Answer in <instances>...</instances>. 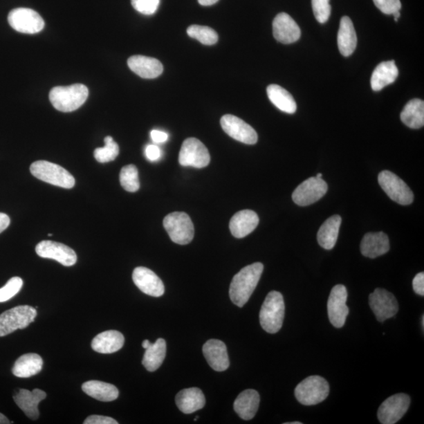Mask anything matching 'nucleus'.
<instances>
[{"label": "nucleus", "instance_id": "f257e3e1", "mask_svg": "<svg viewBox=\"0 0 424 424\" xmlns=\"http://www.w3.org/2000/svg\"><path fill=\"white\" fill-rule=\"evenodd\" d=\"M264 265L261 263L243 267L234 277L230 288V297L237 306L242 307L247 304L264 272Z\"/></svg>", "mask_w": 424, "mask_h": 424}, {"label": "nucleus", "instance_id": "f03ea898", "mask_svg": "<svg viewBox=\"0 0 424 424\" xmlns=\"http://www.w3.org/2000/svg\"><path fill=\"white\" fill-rule=\"evenodd\" d=\"M89 89L84 84H75L66 86H55L52 89L50 101L57 110L63 113H71L82 107L88 100Z\"/></svg>", "mask_w": 424, "mask_h": 424}, {"label": "nucleus", "instance_id": "7ed1b4c3", "mask_svg": "<svg viewBox=\"0 0 424 424\" xmlns=\"http://www.w3.org/2000/svg\"><path fill=\"white\" fill-rule=\"evenodd\" d=\"M284 310L286 306L282 293L272 291L267 295L259 313L261 326L266 333L275 334L280 331L283 324Z\"/></svg>", "mask_w": 424, "mask_h": 424}, {"label": "nucleus", "instance_id": "20e7f679", "mask_svg": "<svg viewBox=\"0 0 424 424\" xmlns=\"http://www.w3.org/2000/svg\"><path fill=\"white\" fill-rule=\"evenodd\" d=\"M32 175L42 181L56 187L72 189L75 178L65 168L49 161L38 160L30 167Z\"/></svg>", "mask_w": 424, "mask_h": 424}, {"label": "nucleus", "instance_id": "39448f33", "mask_svg": "<svg viewBox=\"0 0 424 424\" xmlns=\"http://www.w3.org/2000/svg\"><path fill=\"white\" fill-rule=\"evenodd\" d=\"M329 394V382L323 377L311 376L299 383L295 389L296 399L302 405H313L321 403Z\"/></svg>", "mask_w": 424, "mask_h": 424}, {"label": "nucleus", "instance_id": "423d86ee", "mask_svg": "<svg viewBox=\"0 0 424 424\" xmlns=\"http://www.w3.org/2000/svg\"><path fill=\"white\" fill-rule=\"evenodd\" d=\"M163 223L172 241L178 245H188L193 241L194 226L187 213L172 212L167 214Z\"/></svg>", "mask_w": 424, "mask_h": 424}, {"label": "nucleus", "instance_id": "0eeeda50", "mask_svg": "<svg viewBox=\"0 0 424 424\" xmlns=\"http://www.w3.org/2000/svg\"><path fill=\"white\" fill-rule=\"evenodd\" d=\"M37 311L30 306H19L0 315V337L24 329L35 321Z\"/></svg>", "mask_w": 424, "mask_h": 424}, {"label": "nucleus", "instance_id": "6e6552de", "mask_svg": "<svg viewBox=\"0 0 424 424\" xmlns=\"http://www.w3.org/2000/svg\"><path fill=\"white\" fill-rule=\"evenodd\" d=\"M378 182L390 199L402 205H411L414 199V193L403 179L390 171H382L379 174Z\"/></svg>", "mask_w": 424, "mask_h": 424}, {"label": "nucleus", "instance_id": "1a4fd4ad", "mask_svg": "<svg viewBox=\"0 0 424 424\" xmlns=\"http://www.w3.org/2000/svg\"><path fill=\"white\" fill-rule=\"evenodd\" d=\"M211 158L208 149L199 139H185L180 149L178 161L184 167L196 168L205 167L210 163Z\"/></svg>", "mask_w": 424, "mask_h": 424}, {"label": "nucleus", "instance_id": "9d476101", "mask_svg": "<svg viewBox=\"0 0 424 424\" xmlns=\"http://www.w3.org/2000/svg\"><path fill=\"white\" fill-rule=\"evenodd\" d=\"M8 22L17 32L36 34L44 30L45 23L37 11L28 8H16L8 15Z\"/></svg>", "mask_w": 424, "mask_h": 424}, {"label": "nucleus", "instance_id": "9b49d317", "mask_svg": "<svg viewBox=\"0 0 424 424\" xmlns=\"http://www.w3.org/2000/svg\"><path fill=\"white\" fill-rule=\"evenodd\" d=\"M327 191L328 185L322 178L311 177L295 190L293 200L299 206L311 205L322 199Z\"/></svg>", "mask_w": 424, "mask_h": 424}, {"label": "nucleus", "instance_id": "f8f14e48", "mask_svg": "<svg viewBox=\"0 0 424 424\" xmlns=\"http://www.w3.org/2000/svg\"><path fill=\"white\" fill-rule=\"evenodd\" d=\"M347 290L342 284H337L331 291L328 301V315L331 324L334 327H344L347 317L349 315V308L347 306Z\"/></svg>", "mask_w": 424, "mask_h": 424}, {"label": "nucleus", "instance_id": "ddd939ff", "mask_svg": "<svg viewBox=\"0 0 424 424\" xmlns=\"http://www.w3.org/2000/svg\"><path fill=\"white\" fill-rule=\"evenodd\" d=\"M410 405V398L405 394H397L388 398L380 405L378 419L382 424L398 423L407 412Z\"/></svg>", "mask_w": 424, "mask_h": 424}, {"label": "nucleus", "instance_id": "4468645a", "mask_svg": "<svg viewBox=\"0 0 424 424\" xmlns=\"http://www.w3.org/2000/svg\"><path fill=\"white\" fill-rule=\"evenodd\" d=\"M369 306L380 322L391 318L398 312V304L394 295L385 289L376 288L369 295Z\"/></svg>", "mask_w": 424, "mask_h": 424}, {"label": "nucleus", "instance_id": "2eb2a0df", "mask_svg": "<svg viewBox=\"0 0 424 424\" xmlns=\"http://www.w3.org/2000/svg\"><path fill=\"white\" fill-rule=\"evenodd\" d=\"M223 130L238 142L254 145L258 141V135L252 127L234 115H225L220 120Z\"/></svg>", "mask_w": 424, "mask_h": 424}, {"label": "nucleus", "instance_id": "dca6fc26", "mask_svg": "<svg viewBox=\"0 0 424 424\" xmlns=\"http://www.w3.org/2000/svg\"><path fill=\"white\" fill-rule=\"evenodd\" d=\"M36 252L39 257L56 260L65 266H72L77 261V255L73 250L62 243L51 241L39 242Z\"/></svg>", "mask_w": 424, "mask_h": 424}, {"label": "nucleus", "instance_id": "f3484780", "mask_svg": "<svg viewBox=\"0 0 424 424\" xmlns=\"http://www.w3.org/2000/svg\"><path fill=\"white\" fill-rule=\"evenodd\" d=\"M132 279L136 286L145 294L160 297L165 293L164 283L154 271L146 267H137L133 271Z\"/></svg>", "mask_w": 424, "mask_h": 424}, {"label": "nucleus", "instance_id": "a211bd4d", "mask_svg": "<svg viewBox=\"0 0 424 424\" xmlns=\"http://www.w3.org/2000/svg\"><path fill=\"white\" fill-rule=\"evenodd\" d=\"M273 33L277 42L284 44L298 42L301 37V30L297 23L286 13L276 16L273 21Z\"/></svg>", "mask_w": 424, "mask_h": 424}, {"label": "nucleus", "instance_id": "6ab92c4d", "mask_svg": "<svg viewBox=\"0 0 424 424\" xmlns=\"http://www.w3.org/2000/svg\"><path fill=\"white\" fill-rule=\"evenodd\" d=\"M203 353L211 367L217 371H223L229 368L230 360L226 346L223 341L210 340L203 347Z\"/></svg>", "mask_w": 424, "mask_h": 424}, {"label": "nucleus", "instance_id": "aec40b11", "mask_svg": "<svg viewBox=\"0 0 424 424\" xmlns=\"http://www.w3.org/2000/svg\"><path fill=\"white\" fill-rule=\"evenodd\" d=\"M46 398V394L39 389H34L30 391L26 389H20L14 396L17 406L25 412V414L33 421L38 419L39 412L38 405Z\"/></svg>", "mask_w": 424, "mask_h": 424}, {"label": "nucleus", "instance_id": "412c9836", "mask_svg": "<svg viewBox=\"0 0 424 424\" xmlns=\"http://www.w3.org/2000/svg\"><path fill=\"white\" fill-rule=\"evenodd\" d=\"M131 71L144 79H154L160 77L164 67L162 63L154 57L135 55L127 60Z\"/></svg>", "mask_w": 424, "mask_h": 424}, {"label": "nucleus", "instance_id": "4be33fe9", "mask_svg": "<svg viewBox=\"0 0 424 424\" xmlns=\"http://www.w3.org/2000/svg\"><path fill=\"white\" fill-rule=\"evenodd\" d=\"M259 223L258 214L252 210L237 212L230 219L231 234L237 238L246 237L257 228Z\"/></svg>", "mask_w": 424, "mask_h": 424}, {"label": "nucleus", "instance_id": "5701e85b", "mask_svg": "<svg viewBox=\"0 0 424 424\" xmlns=\"http://www.w3.org/2000/svg\"><path fill=\"white\" fill-rule=\"evenodd\" d=\"M390 250V241L385 233L366 234L361 243V252L365 257L375 259L385 255Z\"/></svg>", "mask_w": 424, "mask_h": 424}, {"label": "nucleus", "instance_id": "b1692460", "mask_svg": "<svg viewBox=\"0 0 424 424\" xmlns=\"http://www.w3.org/2000/svg\"><path fill=\"white\" fill-rule=\"evenodd\" d=\"M176 403L180 411L185 414H190L204 408L206 400L201 389L192 387L178 392Z\"/></svg>", "mask_w": 424, "mask_h": 424}, {"label": "nucleus", "instance_id": "393cba45", "mask_svg": "<svg viewBox=\"0 0 424 424\" xmlns=\"http://www.w3.org/2000/svg\"><path fill=\"white\" fill-rule=\"evenodd\" d=\"M259 403V393L252 389H248L238 395L234 404V408L241 419L250 421L253 419L257 414Z\"/></svg>", "mask_w": 424, "mask_h": 424}, {"label": "nucleus", "instance_id": "a878e982", "mask_svg": "<svg viewBox=\"0 0 424 424\" xmlns=\"http://www.w3.org/2000/svg\"><path fill=\"white\" fill-rule=\"evenodd\" d=\"M125 344V336L118 331L109 330L98 334L92 340L91 347L100 353H113L117 352Z\"/></svg>", "mask_w": 424, "mask_h": 424}, {"label": "nucleus", "instance_id": "bb28decb", "mask_svg": "<svg viewBox=\"0 0 424 424\" xmlns=\"http://www.w3.org/2000/svg\"><path fill=\"white\" fill-rule=\"evenodd\" d=\"M357 34L349 17H342L338 32V46L342 55H351L357 48Z\"/></svg>", "mask_w": 424, "mask_h": 424}, {"label": "nucleus", "instance_id": "cd10ccee", "mask_svg": "<svg viewBox=\"0 0 424 424\" xmlns=\"http://www.w3.org/2000/svg\"><path fill=\"white\" fill-rule=\"evenodd\" d=\"M398 69L394 61L382 62L371 75V86L374 91H379L394 82L398 78Z\"/></svg>", "mask_w": 424, "mask_h": 424}, {"label": "nucleus", "instance_id": "c85d7f7f", "mask_svg": "<svg viewBox=\"0 0 424 424\" xmlns=\"http://www.w3.org/2000/svg\"><path fill=\"white\" fill-rule=\"evenodd\" d=\"M43 365V359L39 354L26 353L17 360L12 369V373L19 378H30L42 371Z\"/></svg>", "mask_w": 424, "mask_h": 424}, {"label": "nucleus", "instance_id": "c756f323", "mask_svg": "<svg viewBox=\"0 0 424 424\" xmlns=\"http://www.w3.org/2000/svg\"><path fill=\"white\" fill-rule=\"evenodd\" d=\"M82 390L90 397L104 403L113 402L119 396V391L117 387L102 381L86 382L82 385Z\"/></svg>", "mask_w": 424, "mask_h": 424}, {"label": "nucleus", "instance_id": "7c9ffc66", "mask_svg": "<svg viewBox=\"0 0 424 424\" xmlns=\"http://www.w3.org/2000/svg\"><path fill=\"white\" fill-rule=\"evenodd\" d=\"M341 223L342 219L337 214L325 221L317 233V241L321 247L326 250L335 247L338 239Z\"/></svg>", "mask_w": 424, "mask_h": 424}, {"label": "nucleus", "instance_id": "2f4dec72", "mask_svg": "<svg viewBox=\"0 0 424 424\" xmlns=\"http://www.w3.org/2000/svg\"><path fill=\"white\" fill-rule=\"evenodd\" d=\"M270 101L281 111L293 114L297 109L294 98L288 91L277 84H271L266 89Z\"/></svg>", "mask_w": 424, "mask_h": 424}, {"label": "nucleus", "instance_id": "473e14b6", "mask_svg": "<svg viewBox=\"0 0 424 424\" xmlns=\"http://www.w3.org/2000/svg\"><path fill=\"white\" fill-rule=\"evenodd\" d=\"M400 120L412 129H419L424 125V102L421 100H412L405 104L400 113Z\"/></svg>", "mask_w": 424, "mask_h": 424}, {"label": "nucleus", "instance_id": "72a5a7b5", "mask_svg": "<svg viewBox=\"0 0 424 424\" xmlns=\"http://www.w3.org/2000/svg\"><path fill=\"white\" fill-rule=\"evenodd\" d=\"M167 344L164 339H158L151 344L145 352L142 365L149 371L158 370L166 357Z\"/></svg>", "mask_w": 424, "mask_h": 424}, {"label": "nucleus", "instance_id": "f704fd0d", "mask_svg": "<svg viewBox=\"0 0 424 424\" xmlns=\"http://www.w3.org/2000/svg\"><path fill=\"white\" fill-rule=\"evenodd\" d=\"M120 182L126 191L135 193L140 188L138 172L135 165H127L122 168L120 174Z\"/></svg>", "mask_w": 424, "mask_h": 424}, {"label": "nucleus", "instance_id": "c9c22d12", "mask_svg": "<svg viewBox=\"0 0 424 424\" xmlns=\"http://www.w3.org/2000/svg\"><path fill=\"white\" fill-rule=\"evenodd\" d=\"M187 34L191 38L197 39L205 45L216 44L219 39L217 33L207 26H191L187 28Z\"/></svg>", "mask_w": 424, "mask_h": 424}, {"label": "nucleus", "instance_id": "e433bc0d", "mask_svg": "<svg viewBox=\"0 0 424 424\" xmlns=\"http://www.w3.org/2000/svg\"><path fill=\"white\" fill-rule=\"evenodd\" d=\"M104 147L97 148L94 156L98 162L108 163L114 160L119 155L120 149L117 142H115L111 136L104 138Z\"/></svg>", "mask_w": 424, "mask_h": 424}, {"label": "nucleus", "instance_id": "4c0bfd02", "mask_svg": "<svg viewBox=\"0 0 424 424\" xmlns=\"http://www.w3.org/2000/svg\"><path fill=\"white\" fill-rule=\"evenodd\" d=\"M23 286V280L19 277H14L5 286L0 288V303H4L12 299L20 292Z\"/></svg>", "mask_w": 424, "mask_h": 424}, {"label": "nucleus", "instance_id": "58836bf2", "mask_svg": "<svg viewBox=\"0 0 424 424\" xmlns=\"http://www.w3.org/2000/svg\"><path fill=\"white\" fill-rule=\"evenodd\" d=\"M312 8L313 15L319 23L324 24L328 21L332 11L329 0H312Z\"/></svg>", "mask_w": 424, "mask_h": 424}, {"label": "nucleus", "instance_id": "ea45409f", "mask_svg": "<svg viewBox=\"0 0 424 424\" xmlns=\"http://www.w3.org/2000/svg\"><path fill=\"white\" fill-rule=\"evenodd\" d=\"M133 8L145 15H152L158 10L160 0H131Z\"/></svg>", "mask_w": 424, "mask_h": 424}, {"label": "nucleus", "instance_id": "a19ab883", "mask_svg": "<svg viewBox=\"0 0 424 424\" xmlns=\"http://www.w3.org/2000/svg\"><path fill=\"white\" fill-rule=\"evenodd\" d=\"M376 7L385 15H393L402 8L400 0H374Z\"/></svg>", "mask_w": 424, "mask_h": 424}, {"label": "nucleus", "instance_id": "79ce46f5", "mask_svg": "<svg viewBox=\"0 0 424 424\" xmlns=\"http://www.w3.org/2000/svg\"><path fill=\"white\" fill-rule=\"evenodd\" d=\"M84 424H118V422L111 417L93 415L85 420Z\"/></svg>", "mask_w": 424, "mask_h": 424}, {"label": "nucleus", "instance_id": "37998d69", "mask_svg": "<svg viewBox=\"0 0 424 424\" xmlns=\"http://www.w3.org/2000/svg\"><path fill=\"white\" fill-rule=\"evenodd\" d=\"M414 292L421 296L424 295V274L423 272L416 275L412 282Z\"/></svg>", "mask_w": 424, "mask_h": 424}, {"label": "nucleus", "instance_id": "c03bdc74", "mask_svg": "<svg viewBox=\"0 0 424 424\" xmlns=\"http://www.w3.org/2000/svg\"><path fill=\"white\" fill-rule=\"evenodd\" d=\"M146 155L150 161L158 160L160 158V149L158 147L155 146V145H149L146 149Z\"/></svg>", "mask_w": 424, "mask_h": 424}, {"label": "nucleus", "instance_id": "a18cd8bd", "mask_svg": "<svg viewBox=\"0 0 424 424\" xmlns=\"http://www.w3.org/2000/svg\"><path fill=\"white\" fill-rule=\"evenodd\" d=\"M151 138L156 143H164L167 141L168 135L166 132L153 130L150 133Z\"/></svg>", "mask_w": 424, "mask_h": 424}, {"label": "nucleus", "instance_id": "49530a36", "mask_svg": "<svg viewBox=\"0 0 424 424\" xmlns=\"http://www.w3.org/2000/svg\"><path fill=\"white\" fill-rule=\"evenodd\" d=\"M10 223V217L7 214L0 212V234L8 229Z\"/></svg>", "mask_w": 424, "mask_h": 424}, {"label": "nucleus", "instance_id": "de8ad7c7", "mask_svg": "<svg viewBox=\"0 0 424 424\" xmlns=\"http://www.w3.org/2000/svg\"><path fill=\"white\" fill-rule=\"evenodd\" d=\"M219 0H199V2L202 6H212L216 3Z\"/></svg>", "mask_w": 424, "mask_h": 424}, {"label": "nucleus", "instance_id": "09e8293b", "mask_svg": "<svg viewBox=\"0 0 424 424\" xmlns=\"http://www.w3.org/2000/svg\"><path fill=\"white\" fill-rule=\"evenodd\" d=\"M13 423V422H10L7 417H6L3 414H0V424H9Z\"/></svg>", "mask_w": 424, "mask_h": 424}, {"label": "nucleus", "instance_id": "8fccbe9b", "mask_svg": "<svg viewBox=\"0 0 424 424\" xmlns=\"http://www.w3.org/2000/svg\"><path fill=\"white\" fill-rule=\"evenodd\" d=\"M151 342L148 340H144L142 342V347L144 348V349H147V348L150 346Z\"/></svg>", "mask_w": 424, "mask_h": 424}, {"label": "nucleus", "instance_id": "3c124183", "mask_svg": "<svg viewBox=\"0 0 424 424\" xmlns=\"http://www.w3.org/2000/svg\"><path fill=\"white\" fill-rule=\"evenodd\" d=\"M393 15H394V21L397 22L398 21V19H399L400 16V11H397V12H395L394 14H393Z\"/></svg>", "mask_w": 424, "mask_h": 424}, {"label": "nucleus", "instance_id": "603ef678", "mask_svg": "<svg viewBox=\"0 0 424 424\" xmlns=\"http://www.w3.org/2000/svg\"><path fill=\"white\" fill-rule=\"evenodd\" d=\"M286 424H302L301 422H291V423H286Z\"/></svg>", "mask_w": 424, "mask_h": 424}, {"label": "nucleus", "instance_id": "864d4df0", "mask_svg": "<svg viewBox=\"0 0 424 424\" xmlns=\"http://www.w3.org/2000/svg\"><path fill=\"white\" fill-rule=\"evenodd\" d=\"M316 177L317 178H322V173H318Z\"/></svg>", "mask_w": 424, "mask_h": 424}, {"label": "nucleus", "instance_id": "5fc2aeb1", "mask_svg": "<svg viewBox=\"0 0 424 424\" xmlns=\"http://www.w3.org/2000/svg\"><path fill=\"white\" fill-rule=\"evenodd\" d=\"M422 326H423V327H424V316L423 315L422 317Z\"/></svg>", "mask_w": 424, "mask_h": 424}]
</instances>
